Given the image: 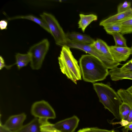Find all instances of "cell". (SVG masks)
<instances>
[{
  "label": "cell",
  "instance_id": "cell-31",
  "mask_svg": "<svg viewBox=\"0 0 132 132\" xmlns=\"http://www.w3.org/2000/svg\"><path fill=\"white\" fill-rule=\"evenodd\" d=\"M0 132H14L9 130L5 127L2 124L1 122L0 123Z\"/></svg>",
  "mask_w": 132,
  "mask_h": 132
},
{
  "label": "cell",
  "instance_id": "cell-10",
  "mask_svg": "<svg viewBox=\"0 0 132 132\" xmlns=\"http://www.w3.org/2000/svg\"><path fill=\"white\" fill-rule=\"evenodd\" d=\"M24 113L10 116L3 125L10 130L14 131L18 130L23 126V123L26 118Z\"/></svg>",
  "mask_w": 132,
  "mask_h": 132
},
{
  "label": "cell",
  "instance_id": "cell-27",
  "mask_svg": "<svg viewBox=\"0 0 132 132\" xmlns=\"http://www.w3.org/2000/svg\"><path fill=\"white\" fill-rule=\"evenodd\" d=\"M102 40L101 39H97L92 44H90L91 46L101 54L100 51L101 47Z\"/></svg>",
  "mask_w": 132,
  "mask_h": 132
},
{
  "label": "cell",
  "instance_id": "cell-20",
  "mask_svg": "<svg viewBox=\"0 0 132 132\" xmlns=\"http://www.w3.org/2000/svg\"><path fill=\"white\" fill-rule=\"evenodd\" d=\"M39 120L40 130L42 132H60L54 127V124L49 122L48 119L41 118Z\"/></svg>",
  "mask_w": 132,
  "mask_h": 132
},
{
  "label": "cell",
  "instance_id": "cell-24",
  "mask_svg": "<svg viewBox=\"0 0 132 132\" xmlns=\"http://www.w3.org/2000/svg\"><path fill=\"white\" fill-rule=\"evenodd\" d=\"M109 46L105 42L102 40L100 52L109 60L113 62H116L112 57L110 51Z\"/></svg>",
  "mask_w": 132,
  "mask_h": 132
},
{
  "label": "cell",
  "instance_id": "cell-28",
  "mask_svg": "<svg viewBox=\"0 0 132 132\" xmlns=\"http://www.w3.org/2000/svg\"><path fill=\"white\" fill-rule=\"evenodd\" d=\"M14 64H15L9 65H6L5 64V62L3 58V57L1 56H0V69L1 70L4 67H5L7 69H9Z\"/></svg>",
  "mask_w": 132,
  "mask_h": 132
},
{
  "label": "cell",
  "instance_id": "cell-7",
  "mask_svg": "<svg viewBox=\"0 0 132 132\" xmlns=\"http://www.w3.org/2000/svg\"><path fill=\"white\" fill-rule=\"evenodd\" d=\"M31 112L35 117L39 119H54L56 118L53 108L48 102L44 100L34 103L31 108Z\"/></svg>",
  "mask_w": 132,
  "mask_h": 132
},
{
  "label": "cell",
  "instance_id": "cell-33",
  "mask_svg": "<svg viewBox=\"0 0 132 132\" xmlns=\"http://www.w3.org/2000/svg\"><path fill=\"white\" fill-rule=\"evenodd\" d=\"M77 132H94L92 130L91 128H86L80 129Z\"/></svg>",
  "mask_w": 132,
  "mask_h": 132
},
{
  "label": "cell",
  "instance_id": "cell-21",
  "mask_svg": "<svg viewBox=\"0 0 132 132\" xmlns=\"http://www.w3.org/2000/svg\"><path fill=\"white\" fill-rule=\"evenodd\" d=\"M117 23L122 26V34L132 33V18Z\"/></svg>",
  "mask_w": 132,
  "mask_h": 132
},
{
  "label": "cell",
  "instance_id": "cell-15",
  "mask_svg": "<svg viewBox=\"0 0 132 132\" xmlns=\"http://www.w3.org/2000/svg\"><path fill=\"white\" fill-rule=\"evenodd\" d=\"M111 79L113 81H117L124 79L132 80V73H125L121 72L118 67L110 69L109 74Z\"/></svg>",
  "mask_w": 132,
  "mask_h": 132
},
{
  "label": "cell",
  "instance_id": "cell-30",
  "mask_svg": "<svg viewBox=\"0 0 132 132\" xmlns=\"http://www.w3.org/2000/svg\"><path fill=\"white\" fill-rule=\"evenodd\" d=\"M7 25V22L5 20H2L0 21V28L1 30L6 29Z\"/></svg>",
  "mask_w": 132,
  "mask_h": 132
},
{
  "label": "cell",
  "instance_id": "cell-3",
  "mask_svg": "<svg viewBox=\"0 0 132 132\" xmlns=\"http://www.w3.org/2000/svg\"><path fill=\"white\" fill-rule=\"evenodd\" d=\"M59 63L62 72L76 84L77 81L81 79V73L78 61L75 58L70 47L64 45L62 46Z\"/></svg>",
  "mask_w": 132,
  "mask_h": 132
},
{
  "label": "cell",
  "instance_id": "cell-12",
  "mask_svg": "<svg viewBox=\"0 0 132 132\" xmlns=\"http://www.w3.org/2000/svg\"><path fill=\"white\" fill-rule=\"evenodd\" d=\"M66 36L68 40L79 44L90 45L95 41L88 35L76 32H68Z\"/></svg>",
  "mask_w": 132,
  "mask_h": 132
},
{
  "label": "cell",
  "instance_id": "cell-23",
  "mask_svg": "<svg viewBox=\"0 0 132 132\" xmlns=\"http://www.w3.org/2000/svg\"><path fill=\"white\" fill-rule=\"evenodd\" d=\"M103 27L107 33L110 35L114 33H120L122 29L121 26L118 23L107 24Z\"/></svg>",
  "mask_w": 132,
  "mask_h": 132
},
{
  "label": "cell",
  "instance_id": "cell-19",
  "mask_svg": "<svg viewBox=\"0 0 132 132\" xmlns=\"http://www.w3.org/2000/svg\"><path fill=\"white\" fill-rule=\"evenodd\" d=\"M15 56L16 62L15 64L19 69L26 66L31 61L30 56L28 52L25 54L17 53Z\"/></svg>",
  "mask_w": 132,
  "mask_h": 132
},
{
  "label": "cell",
  "instance_id": "cell-35",
  "mask_svg": "<svg viewBox=\"0 0 132 132\" xmlns=\"http://www.w3.org/2000/svg\"><path fill=\"white\" fill-rule=\"evenodd\" d=\"M131 49V54L132 55V45L130 47Z\"/></svg>",
  "mask_w": 132,
  "mask_h": 132
},
{
  "label": "cell",
  "instance_id": "cell-1",
  "mask_svg": "<svg viewBox=\"0 0 132 132\" xmlns=\"http://www.w3.org/2000/svg\"><path fill=\"white\" fill-rule=\"evenodd\" d=\"M83 80L94 83L105 79L109 74V71L99 59L90 54L82 55L79 60Z\"/></svg>",
  "mask_w": 132,
  "mask_h": 132
},
{
  "label": "cell",
  "instance_id": "cell-11",
  "mask_svg": "<svg viewBox=\"0 0 132 132\" xmlns=\"http://www.w3.org/2000/svg\"><path fill=\"white\" fill-rule=\"evenodd\" d=\"M132 18V8L119 13L109 16L100 22L99 25L104 26L107 24L115 23Z\"/></svg>",
  "mask_w": 132,
  "mask_h": 132
},
{
  "label": "cell",
  "instance_id": "cell-13",
  "mask_svg": "<svg viewBox=\"0 0 132 132\" xmlns=\"http://www.w3.org/2000/svg\"><path fill=\"white\" fill-rule=\"evenodd\" d=\"M117 93L122 102L128 104L130 107V111L127 122V126L132 123V96L125 89H120L117 90Z\"/></svg>",
  "mask_w": 132,
  "mask_h": 132
},
{
  "label": "cell",
  "instance_id": "cell-29",
  "mask_svg": "<svg viewBox=\"0 0 132 132\" xmlns=\"http://www.w3.org/2000/svg\"><path fill=\"white\" fill-rule=\"evenodd\" d=\"M92 130L94 132H119L114 130H109L99 128L97 127L91 128Z\"/></svg>",
  "mask_w": 132,
  "mask_h": 132
},
{
  "label": "cell",
  "instance_id": "cell-22",
  "mask_svg": "<svg viewBox=\"0 0 132 132\" xmlns=\"http://www.w3.org/2000/svg\"><path fill=\"white\" fill-rule=\"evenodd\" d=\"M114 39L115 45L116 47H127L126 40L120 32H116L112 34Z\"/></svg>",
  "mask_w": 132,
  "mask_h": 132
},
{
  "label": "cell",
  "instance_id": "cell-5",
  "mask_svg": "<svg viewBox=\"0 0 132 132\" xmlns=\"http://www.w3.org/2000/svg\"><path fill=\"white\" fill-rule=\"evenodd\" d=\"M49 46L48 40L44 39L30 48L28 52L30 56V66L32 69L37 70L41 68Z\"/></svg>",
  "mask_w": 132,
  "mask_h": 132
},
{
  "label": "cell",
  "instance_id": "cell-6",
  "mask_svg": "<svg viewBox=\"0 0 132 132\" xmlns=\"http://www.w3.org/2000/svg\"><path fill=\"white\" fill-rule=\"evenodd\" d=\"M67 45L70 48L79 49L82 50L89 54L99 59L108 69H112L120 64L119 63L113 62L108 60L102 54L91 46L90 45L79 44L71 42L67 39Z\"/></svg>",
  "mask_w": 132,
  "mask_h": 132
},
{
  "label": "cell",
  "instance_id": "cell-4",
  "mask_svg": "<svg viewBox=\"0 0 132 132\" xmlns=\"http://www.w3.org/2000/svg\"><path fill=\"white\" fill-rule=\"evenodd\" d=\"M40 15L47 25L50 33L53 37L56 44L62 46L65 45L67 40L66 34L54 16L45 12Z\"/></svg>",
  "mask_w": 132,
  "mask_h": 132
},
{
  "label": "cell",
  "instance_id": "cell-18",
  "mask_svg": "<svg viewBox=\"0 0 132 132\" xmlns=\"http://www.w3.org/2000/svg\"><path fill=\"white\" fill-rule=\"evenodd\" d=\"M18 19H25L32 21L38 24L45 30L50 33V31L47 25L42 19H40L32 15H29L13 17L8 18V20H11Z\"/></svg>",
  "mask_w": 132,
  "mask_h": 132
},
{
  "label": "cell",
  "instance_id": "cell-14",
  "mask_svg": "<svg viewBox=\"0 0 132 132\" xmlns=\"http://www.w3.org/2000/svg\"><path fill=\"white\" fill-rule=\"evenodd\" d=\"M39 119L35 117L30 122L14 132H42Z\"/></svg>",
  "mask_w": 132,
  "mask_h": 132
},
{
  "label": "cell",
  "instance_id": "cell-8",
  "mask_svg": "<svg viewBox=\"0 0 132 132\" xmlns=\"http://www.w3.org/2000/svg\"><path fill=\"white\" fill-rule=\"evenodd\" d=\"M79 121V118L74 116L54 124V127L60 132H74Z\"/></svg>",
  "mask_w": 132,
  "mask_h": 132
},
{
  "label": "cell",
  "instance_id": "cell-2",
  "mask_svg": "<svg viewBox=\"0 0 132 132\" xmlns=\"http://www.w3.org/2000/svg\"><path fill=\"white\" fill-rule=\"evenodd\" d=\"M93 86L100 102L105 108L112 113L115 118L120 119L119 109L122 102L117 93L107 84L96 83L93 84Z\"/></svg>",
  "mask_w": 132,
  "mask_h": 132
},
{
  "label": "cell",
  "instance_id": "cell-9",
  "mask_svg": "<svg viewBox=\"0 0 132 132\" xmlns=\"http://www.w3.org/2000/svg\"><path fill=\"white\" fill-rule=\"evenodd\" d=\"M110 51L114 60L119 63L126 61L131 54L130 48L109 46Z\"/></svg>",
  "mask_w": 132,
  "mask_h": 132
},
{
  "label": "cell",
  "instance_id": "cell-32",
  "mask_svg": "<svg viewBox=\"0 0 132 132\" xmlns=\"http://www.w3.org/2000/svg\"><path fill=\"white\" fill-rule=\"evenodd\" d=\"M128 130L132 131V123L124 127L122 130L123 132H128Z\"/></svg>",
  "mask_w": 132,
  "mask_h": 132
},
{
  "label": "cell",
  "instance_id": "cell-17",
  "mask_svg": "<svg viewBox=\"0 0 132 132\" xmlns=\"http://www.w3.org/2000/svg\"><path fill=\"white\" fill-rule=\"evenodd\" d=\"M80 19L78 22V28H81L84 32L87 26L93 21L96 20L97 16L94 14L85 15L82 14H79Z\"/></svg>",
  "mask_w": 132,
  "mask_h": 132
},
{
  "label": "cell",
  "instance_id": "cell-16",
  "mask_svg": "<svg viewBox=\"0 0 132 132\" xmlns=\"http://www.w3.org/2000/svg\"><path fill=\"white\" fill-rule=\"evenodd\" d=\"M130 111V107L127 103L123 102L120 105L119 109V114L121 121L117 122L122 126H126Z\"/></svg>",
  "mask_w": 132,
  "mask_h": 132
},
{
  "label": "cell",
  "instance_id": "cell-26",
  "mask_svg": "<svg viewBox=\"0 0 132 132\" xmlns=\"http://www.w3.org/2000/svg\"><path fill=\"white\" fill-rule=\"evenodd\" d=\"M131 3L130 2L125 1L119 4L117 7V13L125 11L131 8Z\"/></svg>",
  "mask_w": 132,
  "mask_h": 132
},
{
  "label": "cell",
  "instance_id": "cell-25",
  "mask_svg": "<svg viewBox=\"0 0 132 132\" xmlns=\"http://www.w3.org/2000/svg\"><path fill=\"white\" fill-rule=\"evenodd\" d=\"M119 68L120 70L122 72L132 73V58Z\"/></svg>",
  "mask_w": 132,
  "mask_h": 132
},
{
  "label": "cell",
  "instance_id": "cell-34",
  "mask_svg": "<svg viewBox=\"0 0 132 132\" xmlns=\"http://www.w3.org/2000/svg\"><path fill=\"white\" fill-rule=\"evenodd\" d=\"M126 90L132 96V85Z\"/></svg>",
  "mask_w": 132,
  "mask_h": 132
}]
</instances>
